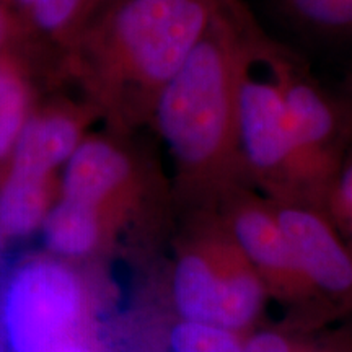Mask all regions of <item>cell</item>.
I'll list each match as a JSON object with an SVG mask.
<instances>
[{
    "instance_id": "6da1fadb",
    "label": "cell",
    "mask_w": 352,
    "mask_h": 352,
    "mask_svg": "<svg viewBox=\"0 0 352 352\" xmlns=\"http://www.w3.org/2000/svg\"><path fill=\"white\" fill-rule=\"evenodd\" d=\"M245 3L223 0L199 41L158 95L153 120L186 168L243 170L236 140V72Z\"/></svg>"
},
{
    "instance_id": "7a4b0ae2",
    "label": "cell",
    "mask_w": 352,
    "mask_h": 352,
    "mask_svg": "<svg viewBox=\"0 0 352 352\" xmlns=\"http://www.w3.org/2000/svg\"><path fill=\"white\" fill-rule=\"evenodd\" d=\"M223 0H103L70 44L104 65L114 83L138 94L153 114L166 82L206 33Z\"/></svg>"
},
{
    "instance_id": "3957f363",
    "label": "cell",
    "mask_w": 352,
    "mask_h": 352,
    "mask_svg": "<svg viewBox=\"0 0 352 352\" xmlns=\"http://www.w3.org/2000/svg\"><path fill=\"white\" fill-rule=\"evenodd\" d=\"M274 47V39L245 7L236 72V140L246 179H253L272 201H296L292 144Z\"/></svg>"
},
{
    "instance_id": "277c9868",
    "label": "cell",
    "mask_w": 352,
    "mask_h": 352,
    "mask_svg": "<svg viewBox=\"0 0 352 352\" xmlns=\"http://www.w3.org/2000/svg\"><path fill=\"white\" fill-rule=\"evenodd\" d=\"M274 57L292 144L296 201L321 206L346 157L347 120L297 57L277 43Z\"/></svg>"
},
{
    "instance_id": "5b68a950",
    "label": "cell",
    "mask_w": 352,
    "mask_h": 352,
    "mask_svg": "<svg viewBox=\"0 0 352 352\" xmlns=\"http://www.w3.org/2000/svg\"><path fill=\"white\" fill-rule=\"evenodd\" d=\"M267 298L266 285L230 233L217 254L189 252L175 266L173 302L183 320L236 333L252 327Z\"/></svg>"
},
{
    "instance_id": "8992f818",
    "label": "cell",
    "mask_w": 352,
    "mask_h": 352,
    "mask_svg": "<svg viewBox=\"0 0 352 352\" xmlns=\"http://www.w3.org/2000/svg\"><path fill=\"white\" fill-rule=\"evenodd\" d=\"M82 292L76 276L51 261L26 264L3 298V328L13 352H46L67 340L77 323Z\"/></svg>"
},
{
    "instance_id": "52a82bcc",
    "label": "cell",
    "mask_w": 352,
    "mask_h": 352,
    "mask_svg": "<svg viewBox=\"0 0 352 352\" xmlns=\"http://www.w3.org/2000/svg\"><path fill=\"white\" fill-rule=\"evenodd\" d=\"M272 204L316 303L352 307V250L324 209L305 201Z\"/></svg>"
},
{
    "instance_id": "ba28073f",
    "label": "cell",
    "mask_w": 352,
    "mask_h": 352,
    "mask_svg": "<svg viewBox=\"0 0 352 352\" xmlns=\"http://www.w3.org/2000/svg\"><path fill=\"white\" fill-rule=\"evenodd\" d=\"M227 232L261 277L270 297L290 307H311L314 294L303 279L274 204L246 189L235 197Z\"/></svg>"
},
{
    "instance_id": "9c48e42d",
    "label": "cell",
    "mask_w": 352,
    "mask_h": 352,
    "mask_svg": "<svg viewBox=\"0 0 352 352\" xmlns=\"http://www.w3.org/2000/svg\"><path fill=\"white\" fill-rule=\"evenodd\" d=\"M129 171V160L120 148L107 140H85L65 162L63 197L96 208L126 182Z\"/></svg>"
},
{
    "instance_id": "30bf717a",
    "label": "cell",
    "mask_w": 352,
    "mask_h": 352,
    "mask_svg": "<svg viewBox=\"0 0 352 352\" xmlns=\"http://www.w3.org/2000/svg\"><path fill=\"white\" fill-rule=\"evenodd\" d=\"M80 144V131L72 118L44 114L28 118L12 148V165L50 176L67 162Z\"/></svg>"
},
{
    "instance_id": "8fae6325",
    "label": "cell",
    "mask_w": 352,
    "mask_h": 352,
    "mask_svg": "<svg viewBox=\"0 0 352 352\" xmlns=\"http://www.w3.org/2000/svg\"><path fill=\"white\" fill-rule=\"evenodd\" d=\"M47 175L10 166L0 191V228L8 235L23 236L41 226L46 215Z\"/></svg>"
},
{
    "instance_id": "7c38bea8",
    "label": "cell",
    "mask_w": 352,
    "mask_h": 352,
    "mask_svg": "<svg viewBox=\"0 0 352 352\" xmlns=\"http://www.w3.org/2000/svg\"><path fill=\"white\" fill-rule=\"evenodd\" d=\"M41 226L46 245L64 256L90 253L100 235L96 208L67 197L46 212Z\"/></svg>"
},
{
    "instance_id": "4fadbf2b",
    "label": "cell",
    "mask_w": 352,
    "mask_h": 352,
    "mask_svg": "<svg viewBox=\"0 0 352 352\" xmlns=\"http://www.w3.org/2000/svg\"><path fill=\"white\" fill-rule=\"evenodd\" d=\"M298 28L329 38L352 36V0H276Z\"/></svg>"
},
{
    "instance_id": "5bb4252c",
    "label": "cell",
    "mask_w": 352,
    "mask_h": 352,
    "mask_svg": "<svg viewBox=\"0 0 352 352\" xmlns=\"http://www.w3.org/2000/svg\"><path fill=\"white\" fill-rule=\"evenodd\" d=\"M25 13L26 28L52 38L70 36L85 20L96 0H16Z\"/></svg>"
},
{
    "instance_id": "9a60e30c",
    "label": "cell",
    "mask_w": 352,
    "mask_h": 352,
    "mask_svg": "<svg viewBox=\"0 0 352 352\" xmlns=\"http://www.w3.org/2000/svg\"><path fill=\"white\" fill-rule=\"evenodd\" d=\"M26 90L13 70L0 63V158L12 152L26 118Z\"/></svg>"
},
{
    "instance_id": "2e32d148",
    "label": "cell",
    "mask_w": 352,
    "mask_h": 352,
    "mask_svg": "<svg viewBox=\"0 0 352 352\" xmlns=\"http://www.w3.org/2000/svg\"><path fill=\"white\" fill-rule=\"evenodd\" d=\"M173 352H240L241 344L230 329L183 320L170 336Z\"/></svg>"
},
{
    "instance_id": "e0dca14e",
    "label": "cell",
    "mask_w": 352,
    "mask_h": 352,
    "mask_svg": "<svg viewBox=\"0 0 352 352\" xmlns=\"http://www.w3.org/2000/svg\"><path fill=\"white\" fill-rule=\"evenodd\" d=\"M321 208L352 250V152L344 157L324 192Z\"/></svg>"
},
{
    "instance_id": "ac0fdd59",
    "label": "cell",
    "mask_w": 352,
    "mask_h": 352,
    "mask_svg": "<svg viewBox=\"0 0 352 352\" xmlns=\"http://www.w3.org/2000/svg\"><path fill=\"white\" fill-rule=\"evenodd\" d=\"M240 352H292L284 336L274 331H263L254 334L241 346Z\"/></svg>"
},
{
    "instance_id": "d6986e66",
    "label": "cell",
    "mask_w": 352,
    "mask_h": 352,
    "mask_svg": "<svg viewBox=\"0 0 352 352\" xmlns=\"http://www.w3.org/2000/svg\"><path fill=\"white\" fill-rule=\"evenodd\" d=\"M20 30H28L26 25L19 16L12 15V12L7 8L6 0H0V52L6 50V46L12 41L13 36Z\"/></svg>"
},
{
    "instance_id": "ffe728a7",
    "label": "cell",
    "mask_w": 352,
    "mask_h": 352,
    "mask_svg": "<svg viewBox=\"0 0 352 352\" xmlns=\"http://www.w3.org/2000/svg\"><path fill=\"white\" fill-rule=\"evenodd\" d=\"M46 352H90V351L76 344V342L65 340L63 342H59V344H56L54 347H51V349H47Z\"/></svg>"
},
{
    "instance_id": "44dd1931",
    "label": "cell",
    "mask_w": 352,
    "mask_h": 352,
    "mask_svg": "<svg viewBox=\"0 0 352 352\" xmlns=\"http://www.w3.org/2000/svg\"><path fill=\"white\" fill-rule=\"evenodd\" d=\"M98 2H103V0H96V2H95V6H96V3H98ZM95 6H94V7H95Z\"/></svg>"
}]
</instances>
